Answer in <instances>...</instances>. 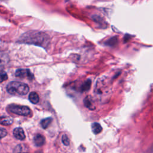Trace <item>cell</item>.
Masks as SVG:
<instances>
[{"label": "cell", "instance_id": "cell-1", "mask_svg": "<svg viewBox=\"0 0 153 153\" xmlns=\"http://www.w3.org/2000/svg\"><path fill=\"white\" fill-rule=\"evenodd\" d=\"M20 41L47 48L50 45V38L47 34L42 32L30 31L23 34L20 37Z\"/></svg>", "mask_w": 153, "mask_h": 153}, {"label": "cell", "instance_id": "cell-2", "mask_svg": "<svg viewBox=\"0 0 153 153\" xmlns=\"http://www.w3.org/2000/svg\"><path fill=\"white\" fill-rule=\"evenodd\" d=\"M7 90L11 94L25 95L29 92V88L26 84L18 81H12L7 85Z\"/></svg>", "mask_w": 153, "mask_h": 153}, {"label": "cell", "instance_id": "cell-3", "mask_svg": "<svg viewBox=\"0 0 153 153\" xmlns=\"http://www.w3.org/2000/svg\"><path fill=\"white\" fill-rule=\"evenodd\" d=\"M8 109L11 112L22 116H27L31 112L30 109L28 106L20 105H10L8 107Z\"/></svg>", "mask_w": 153, "mask_h": 153}, {"label": "cell", "instance_id": "cell-4", "mask_svg": "<svg viewBox=\"0 0 153 153\" xmlns=\"http://www.w3.org/2000/svg\"><path fill=\"white\" fill-rule=\"evenodd\" d=\"M16 76L19 78H28L32 79L33 75L28 69H19L16 72Z\"/></svg>", "mask_w": 153, "mask_h": 153}, {"label": "cell", "instance_id": "cell-5", "mask_svg": "<svg viewBox=\"0 0 153 153\" xmlns=\"http://www.w3.org/2000/svg\"><path fill=\"white\" fill-rule=\"evenodd\" d=\"M13 135L14 136L20 140H23L25 139V134L22 128L17 127L13 130Z\"/></svg>", "mask_w": 153, "mask_h": 153}, {"label": "cell", "instance_id": "cell-6", "mask_svg": "<svg viewBox=\"0 0 153 153\" xmlns=\"http://www.w3.org/2000/svg\"><path fill=\"white\" fill-rule=\"evenodd\" d=\"M13 153H29V149L25 144H19L16 146Z\"/></svg>", "mask_w": 153, "mask_h": 153}, {"label": "cell", "instance_id": "cell-7", "mask_svg": "<svg viewBox=\"0 0 153 153\" xmlns=\"http://www.w3.org/2000/svg\"><path fill=\"white\" fill-rule=\"evenodd\" d=\"M34 143L37 146H41L45 143V137L41 134H37L35 136L33 139Z\"/></svg>", "mask_w": 153, "mask_h": 153}, {"label": "cell", "instance_id": "cell-8", "mask_svg": "<svg viewBox=\"0 0 153 153\" xmlns=\"http://www.w3.org/2000/svg\"><path fill=\"white\" fill-rule=\"evenodd\" d=\"M13 120L11 117L8 116L0 117V124L5 126L10 125L13 123Z\"/></svg>", "mask_w": 153, "mask_h": 153}, {"label": "cell", "instance_id": "cell-9", "mask_svg": "<svg viewBox=\"0 0 153 153\" xmlns=\"http://www.w3.org/2000/svg\"><path fill=\"white\" fill-rule=\"evenodd\" d=\"M29 100L33 104L38 103L39 100V97L38 94L36 92H31L29 95Z\"/></svg>", "mask_w": 153, "mask_h": 153}, {"label": "cell", "instance_id": "cell-10", "mask_svg": "<svg viewBox=\"0 0 153 153\" xmlns=\"http://www.w3.org/2000/svg\"><path fill=\"white\" fill-rule=\"evenodd\" d=\"M91 130L93 133L96 134L101 132V131L102 130V128L100 125V124L97 123H93L91 124Z\"/></svg>", "mask_w": 153, "mask_h": 153}, {"label": "cell", "instance_id": "cell-11", "mask_svg": "<svg viewBox=\"0 0 153 153\" xmlns=\"http://www.w3.org/2000/svg\"><path fill=\"white\" fill-rule=\"evenodd\" d=\"M51 121H52L51 118H45V119H43L42 120H41V124L42 127L43 128H47L51 124Z\"/></svg>", "mask_w": 153, "mask_h": 153}, {"label": "cell", "instance_id": "cell-12", "mask_svg": "<svg viewBox=\"0 0 153 153\" xmlns=\"http://www.w3.org/2000/svg\"><path fill=\"white\" fill-rule=\"evenodd\" d=\"M90 85H91V81L90 79L87 80L82 85L81 89L82 91H87L88 90H89L90 87Z\"/></svg>", "mask_w": 153, "mask_h": 153}, {"label": "cell", "instance_id": "cell-13", "mask_svg": "<svg viewBox=\"0 0 153 153\" xmlns=\"http://www.w3.org/2000/svg\"><path fill=\"white\" fill-rule=\"evenodd\" d=\"M84 105L90 109H93V104L92 103V102L91 100V99H88V97H87L85 98V100H84Z\"/></svg>", "mask_w": 153, "mask_h": 153}, {"label": "cell", "instance_id": "cell-14", "mask_svg": "<svg viewBox=\"0 0 153 153\" xmlns=\"http://www.w3.org/2000/svg\"><path fill=\"white\" fill-rule=\"evenodd\" d=\"M7 78H8V75L7 73L3 70H1L0 71V82H2L5 81V80L7 79Z\"/></svg>", "mask_w": 153, "mask_h": 153}, {"label": "cell", "instance_id": "cell-15", "mask_svg": "<svg viewBox=\"0 0 153 153\" xmlns=\"http://www.w3.org/2000/svg\"><path fill=\"white\" fill-rule=\"evenodd\" d=\"M62 140L63 143L65 145H66V146L69 145V137H68L67 135L63 134L62 137Z\"/></svg>", "mask_w": 153, "mask_h": 153}, {"label": "cell", "instance_id": "cell-16", "mask_svg": "<svg viewBox=\"0 0 153 153\" xmlns=\"http://www.w3.org/2000/svg\"><path fill=\"white\" fill-rule=\"evenodd\" d=\"M7 134V130L2 127H0V139L4 137Z\"/></svg>", "mask_w": 153, "mask_h": 153}]
</instances>
